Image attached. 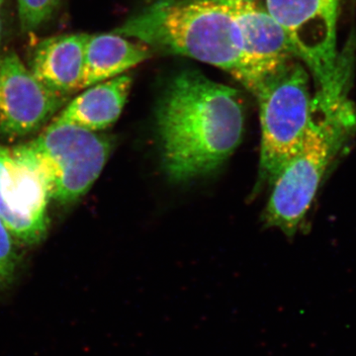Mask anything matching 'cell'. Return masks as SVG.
<instances>
[{"label": "cell", "mask_w": 356, "mask_h": 356, "mask_svg": "<svg viewBox=\"0 0 356 356\" xmlns=\"http://www.w3.org/2000/svg\"><path fill=\"white\" fill-rule=\"evenodd\" d=\"M50 200L35 166L14 147L0 146V219L14 240L32 245L44 238Z\"/></svg>", "instance_id": "obj_7"}, {"label": "cell", "mask_w": 356, "mask_h": 356, "mask_svg": "<svg viewBox=\"0 0 356 356\" xmlns=\"http://www.w3.org/2000/svg\"><path fill=\"white\" fill-rule=\"evenodd\" d=\"M341 0H266V8L286 32L296 58L310 70L315 99L332 107L348 102L353 46L337 54V24Z\"/></svg>", "instance_id": "obj_3"}, {"label": "cell", "mask_w": 356, "mask_h": 356, "mask_svg": "<svg viewBox=\"0 0 356 356\" xmlns=\"http://www.w3.org/2000/svg\"><path fill=\"white\" fill-rule=\"evenodd\" d=\"M350 130L314 113L301 147L283 165L271 184L273 191L264 211L267 226L277 228L288 236L295 235Z\"/></svg>", "instance_id": "obj_6"}, {"label": "cell", "mask_w": 356, "mask_h": 356, "mask_svg": "<svg viewBox=\"0 0 356 356\" xmlns=\"http://www.w3.org/2000/svg\"><path fill=\"white\" fill-rule=\"evenodd\" d=\"M62 0H17L21 26L34 31L55 13Z\"/></svg>", "instance_id": "obj_13"}, {"label": "cell", "mask_w": 356, "mask_h": 356, "mask_svg": "<svg viewBox=\"0 0 356 356\" xmlns=\"http://www.w3.org/2000/svg\"><path fill=\"white\" fill-rule=\"evenodd\" d=\"M261 127L259 182L273 184L298 151L313 121V98L305 67L294 60L257 88Z\"/></svg>", "instance_id": "obj_5"}, {"label": "cell", "mask_w": 356, "mask_h": 356, "mask_svg": "<svg viewBox=\"0 0 356 356\" xmlns=\"http://www.w3.org/2000/svg\"><path fill=\"white\" fill-rule=\"evenodd\" d=\"M151 56L152 50L146 44L120 35H89L81 89L121 76Z\"/></svg>", "instance_id": "obj_12"}, {"label": "cell", "mask_w": 356, "mask_h": 356, "mask_svg": "<svg viewBox=\"0 0 356 356\" xmlns=\"http://www.w3.org/2000/svg\"><path fill=\"white\" fill-rule=\"evenodd\" d=\"M112 33L151 50L185 56L240 76L243 38L227 7L185 0H156Z\"/></svg>", "instance_id": "obj_2"}, {"label": "cell", "mask_w": 356, "mask_h": 356, "mask_svg": "<svg viewBox=\"0 0 356 356\" xmlns=\"http://www.w3.org/2000/svg\"><path fill=\"white\" fill-rule=\"evenodd\" d=\"M1 31H2V25H1V21H0V36H1Z\"/></svg>", "instance_id": "obj_16"}, {"label": "cell", "mask_w": 356, "mask_h": 356, "mask_svg": "<svg viewBox=\"0 0 356 356\" xmlns=\"http://www.w3.org/2000/svg\"><path fill=\"white\" fill-rule=\"evenodd\" d=\"M161 161L175 182L214 172L243 140L245 110L238 91L195 70L168 83L156 110Z\"/></svg>", "instance_id": "obj_1"}, {"label": "cell", "mask_w": 356, "mask_h": 356, "mask_svg": "<svg viewBox=\"0 0 356 356\" xmlns=\"http://www.w3.org/2000/svg\"><path fill=\"white\" fill-rule=\"evenodd\" d=\"M13 147L41 173L51 200L70 204L86 195L99 178L112 144L100 134L51 121L38 137Z\"/></svg>", "instance_id": "obj_4"}, {"label": "cell", "mask_w": 356, "mask_h": 356, "mask_svg": "<svg viewBox=\"0 0 356 356\" xmlns=\"http://www.w3.org/2000/svg\"><path fill=\"white\" fill-rule=\"evenodd\" d=\"M14 241L0 219V287L6 286L15 277L18 257Z\"/></svg>", "instance_id": "obj_14"}, {"label": "cell", "mask_w": 356, "mask_h": 356, "mask_svg": "<svg viewBox=\"0 0 356 356\" xmlns=\"http://www.w3.org/2000/svg\"><path fill=\"white\" fill-rule=\"evenodd\" d=\"M227 8L235 18L243 38L242 70L236 81L254 95L267 77L296 56L286 32L259 2Z\"/></svg>", "instance_id": "obj_9"}, {"label": "cell", "mask_w": 356, "mask_h": 356, "mask_svg": "<svg viewBox=\"0 0 356 356\" xmlns=\"http://www.w3.org/2000/svg\"><path fill=\"white\" fill-rule=\"evenodd\" d=\"M132 81V77L124 74L84 88L53 122L102 132L118 120L127 102Z\"/></svg>", "instance_id": "obj_11"}, {"label": "cell", "mask_w": 356, "mask_h": 356, "mask_svg": "<svg viewBox=\"0 0 356 356\" xmlns=\"http://www.w3.org/2000/svg\"><path fill=\"white\" fill-rule=\"evenodd\" d=\"M88 38V34H69L44 40L35 51L30 70L58 95L81 90Z\"/></svg>", "instance_id": "obj_10"}, {"label": "cell", "mask_w": 356, "mask_h": 356, "mask_svg": "<svg viewBox=\"0 0 356 356\" xmlns=\"http://www.w3.org/2000/svg\"><path fill=\"white\" fill-rule=\"evenodd\" d=\"M185 1L203 2V3L229 7L238 6V4L254 3V2H259V0H185Z\"/></svg>", "instance_id": "obj_15"}, {"label": "cell", "mask_w": 356, "mask_h": 356, "mask_svg": "<svg viewBox=\"0 0 356 356\" xmlns=\"http://www.w3.org/2000/svg\"><path fill=\"white\" fill-rule=\"evenodd\" d=\"M42 83L16 54L0 57V134L19 138L38 131L65 102Z\"/></svg>", "instance_id": "obj_8"}]
</instances>
